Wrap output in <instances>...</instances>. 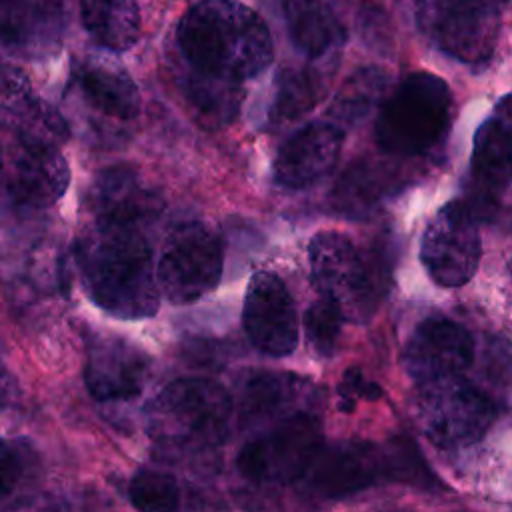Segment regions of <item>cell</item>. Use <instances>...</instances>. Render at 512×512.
Masks as SVG:
<instances>
[{
    "label": "cell",
    "mask_w": 512,
    "mask_h": 512,
    "mask_svg": "<svg viewBox=\"0 0 512 512\" xmlns=\"http://www.w3.org/2000/svg\"><path fill=\"white\" fill-rule=\"evenodd\" d=\"M76 262L88 296L106 312L138 320L158 310V276L142 228L94 220L78 238Z\"/></svg>",
    "instance_id": "6da1fadb"
},
{
    "label": "cell",
    "mask_w": 512,
    "mask_h": 512,
    "mask_svg": "<svg viewBox=\"0 0 512 512\" xmlns=\"http://www.w3.org/2000/svg\"><path fill=\"white\" fill-rule=\"evenodd\" d=\"M178 48L196 70L248 80L272 62L274 46L264 20L238 0H202L176 28Z\"/></svg>",
    "instance_id": "7a4b0ae2"
},
{
    "label": "cell",
    "mask_w": 512,
    "mask_h": 512,
    "mask_svg": "<svg viewBox=\"0 0 512 512\" xmlns=\"http://www.w3.org/2000/svg\"><path fill=\"white\" fill-rule=\"evenodd\" d=\"M234 410L230 394L208 378H180L146 406L150 438L172 452H204L222 444Z\"/></svg>",
    "instance_id": "3957f363"
},
{
    "label": "cell",
    "mask_w": 512,
    "mask_h": 512,
    "mask_svg": "<svg viewBox=\"0 0 512 512\" xmlns=\"http://www.w3.org/2000/svg\"><path fill=\"white\" fill-rule=\"evenodd\" d=\"M452 92L430 74L414 72L382 102L376 120V140L396 156H418L434 148L450 128Z\"/></svg>",
    "instance_id": "277c9868"
},
{
    "label": "cell",
    "mask_w": 512,
    "mask_h": 512,
    "mask_svg": "<svg viewBox=\"0 0 512 512\" xmlns=\"http://www.w3.org/2000/svg\"><path fill=\"white\" fill-rule=\"evenodd\" d=\"M416 424L438 448L454 450L480 440L496 418V406L458 376L422 382L414 400Z\"/></svg>",
    "instance_id": "5b68a950"
},
{
    "label": "cell",
    "mask_w": 512,
    "mask_h": 512,
    "mask_svg": "<svg viewBox=\"0 0 512 512\" xmlns=\"http://www.w3.org/2000/svg\"><path fill=\"white\" fill-rule=\"evenodd\" d=\"M308 262L318 294L332 300L346 322H366L372 316L378 304V278L346 234L334 230L314 234Z\"/></svg>",
    "instance_id": "8992f818"
},
{
    "label": "cell",
    "mask_w": 512,
    "mask_h": 512,
    "mask_svg": "<svg viewBox=\"0 0 512 512\" xmlns=\"http://www.w3.org/2000/svg\"><path fill=\"white\" fill-rule=\"evenodd\" d=\"M420 32L444 54L464 64H484L500 36L498 0H416Z\"/></svg>",
    "instance_id": "52a82bcc"
},
{
    "label": "cell",
    "mask_w": 512,
    "mask_h": 512,
    "mask_svg": "<svg viewBox=\"0 0 512 512\" xmlns=\"http://www.w3.org/2000/svg\"><path fill=\"white\" fill-rule=\"evenodd\" d=\"M220 236L204 222L174 226L156 264L158 286L172 304H190L212 292L222 276Z\"/></svg>",
    "instance_id": "ba28073f"
},
{
    "label": "cell",
    "mask_w": 512,
    "mask_h": 512,
    "mask_svg": "<svg viewBox=\"0 0 512 512\" xmlns=\"http://www.w3.org/2000/svg\"><path fill=\"white\" fill-rule=\"evenodd\" d=\"M322 448V426L308 410L292 414L248 440L238 452V470L256 484L300 480Z\"/></svg>",
    "instance_id": "9c48e42d"
},
{
    "label": "cell",
    "mask_w": 512,
    "mask_h": 512,
    "mask_svg": "<svg viewBox=\"0 0 512 512\" xmlns=\"http://www.w3.org/2000/svg\"><path fill=\"white\" fill-rule=\"evenodd\" d=\"M482 242L474 212L464 202H448L426 226L420 260L430 278L446 288L466 284L478 270Z\"/></svg>",
    "instance_id": "30bf717a"
},
{
    "label": "cell",
    "mask_w": 512,
    "mask_h": 512,
    "mask_svg": "<svg viewBox=\"0 0 512 512\" xmlns=\"http://www.w3.org/2000/svg\"><path fill=\"white\" fill-rule=\"evenodd\" d=\"M70 168L56 144L14 136L4 152V190L14 204L46 208L68 188Z\"/></svg>",
    "instance_id": "8fae6325"
},
{
    "label": "cell",
    "mask_w": 512,
    "mask_h": 512,
    "mask_svg": "<svg viewBox=\"0 0 512 512\" xmlns=\"http://www.w3.org/2000/svg\"><path fill=\"white\" fill-rule=\"evenodd\" d=\"M390 476L388 452L368 442H336L320 448L304 472L302 490L314 498H344Z\"/></svg>",
    "instance_id": "7c38bea8"
},
{
    "label": "cell",
    "mask_w": 512,
    "mask_h": 512,
    "mask_svg": "<svg viewBox=\"0 0 512 512\" xmlns=\"http://www.w3.org/2000/svg\"><path fill=\"white\" fill-rule=\"evenodd\" d=\"M242 324L254 348L288 356L298 344V314L286 284L272 272H256L246 288Z\"/></svg>",
    "instance_id": "4fadbf2b"
},
{
    "label": "cell",
    "mask_w": 512,
    "mask_h": 512,
    "mask_svg": "<svg viewBox=\"0 0 512 512\" xmlns=\"http://www.w3.org/2000/svg\"><path fill=\"white\" fill-rule=\"evenodd\" d=\"M474 360L470 332L446 318H430L416 326L402 350V366L418 384L458 376Z\"/></svg>",
    "instance_id": "5bb4252c"
},
{
    "label": "cell",
    "mask_w": 512,
    "mask_h": 512,
    "mask_svg": "<svg viewBox=\"0 0 512 512\" xmlns=\"http://www.w3.org/2000/svg\"><path fill=\"white\" fill-rule=\"evenodd\" d=\"M94 220L146 230L164 210V200L134 168L110 166L96 174L88 190Z\"/></svg>",
    "instance_id": "9a60e30c"
},
{
    "label": "cell",
    "mask_w": 512,
    "mask_h": 512,
    "mask_svg": "<svg viewBox=\"0 0 512 512\" xmlns=\"http://www.w3.org/2000/svg\"><path fill=\"white\" fill-rule=\"evenodd\" d=\"M148 374V356L118 336L96 338L84 368L86 388L100 402H122L140 396Z\"/></svg>",
    "instance_id": "2e32d148"
},
{
    "label": "cell",
    "mask_w": 512,
    "mask_h": 512,
    "mask_svg": "<svg viewBox=\"0 0 512 512\" xmlns=\"http://www.w3.org/2000/svg\"><path fill=\"white\" fill-rule=\"evenodd\" d=\"M342 140L344 134L336 124H306L280 146L274 160L276 182L292 190L318 182L336 166Z\"/></svg>",
    "instance_id": "e0dca14e"
},
{
    "label": "cell",
    "mask_w": 512,
    "mask_h": 512,
    "mask_svg": "<svg viewBox=\"0 0 512 512\" xmlns=\"http://www.w3.org/2000/svg\"><path fill=\"white\" fill-rule=\"evenodd\" d=\"M64 30L62 0H2L4 48L24 58L48 56Z\"/></svg>",
    "instance_id": "ac0fdd59"
},
{
    "label": "cell",
    "mask_w": 512,
    "mask_h": 512,
    "mask_svg": "<svg viewBox=\"0 0 512 512\" xmlns=\"http://www.w3.org/2000/svg\"><path fill=\"white\" fill-rule=\"evenodd\" d=\"M2 124L12 136L60 146L68 138L66 120L60 112L38 98L28 78L14 66L2 74Z\"/></svg>",
    "instance_id": "d6986e66"
},
{
    "label": "cell",
    "mask_w": 512,
    "mask_h": 512,
    "mask_svg": "<svg viewBox=\"0 0 512 512\" xmlns=\"http://www.w3.org/2000/svg\"><path fill=\"white\" fill-rule=\"evenodd\" d=\"M512 180V94L478 128L472 150V182L478 200L488 204Z\"/></svg>",
    "instance_id": "ffe728a7"
},
{
    "label": "cell",
    "mask_w": 512,
    "mask_h": 512,
    "mask_svg": "<svg viewBox=\"0 0 512 512\" xmlns=\"http://www.w3.org/2000/svg\"><path fill=\"white\" fill-rule=\"evenodd\" d=\"M310 394V382L296 374L256 372L240 390V418L250 426L280 422L304 412L310 404Z\"/></svg>",
    "instance_id": "44dd1931"
},
{
    "label": "cell",
    "mask_w": 512,
    "mask_h": 512,
    "mask_svg": "<svg viewBox=\"0 0 512 512\" xmlns=\"http://www.w3.org/2000/svg\"><path fill=\"white\" fill-rule=\"evenodd\" d=\"M292 44L308 58H320L346 40L340 0H278Z\"/></svg>",
    "instance_id": "7402d4cb"
},
{
    "label": "cell",
    "mask_w": 512,
    "mask_h": 512,
    "mask_svg": "<svg viewBox=\"0 0 512 512\" xmlns=\"http://www.w3.org/2000/svg\"><path fill=\"white\" fill-rule=\"evenodd\" d=\"M78 84L84 98L100 112L130 120L140 112V94L130 74L112 60L88 58L80 64Z\"/></svg>",
    "instance_id": "603a6c76"
},
{
    "label": "cell",
    "mask_w": 512,
    "mask_h": 512,
    "mask_svg": "<svg viewBox=\"0 0 512 512\" xmlns=\"http://www.w3.org/2000/svg\"><path fill=\"white\" fill-rule=\"evenodd\" d=\"M80 16L92 40L106 50L124 52L140 38L136 0H80Z\"/></svg>",
    "instance_id": "cb8c5ba5"
},
{
    "label": "cell",
    "mask_w": 512,
    "mask_h": 512,
    "mask_svg": "<svg viewBox=\"0 0 512 512\" xmlns=\"http://www.w3.org/2000/svg\"><path fill=\"white\" fill-rule=\"evenodd\" d=\"M182 94L194 116L210 128L228 124L242 102L240 82L196 70L194 66L182 78Z\"/></svg>",
    "instance_id": "d4e9b609"
},
{
    "label": "cell",
    "mask_w": 512,
    "mask_h": 512,
    "mask_svg": "<svg viewBox=\"0 0 512 512\" xmlns=\"http://www.w3.org/2000/svg\"><path fill=\"white\" fill-rule=\"evenodd\" d=\"M326 80L322 72L314 68H292L284 70L278 78L274 104L270 108V118L276 124L292 122L302 114L310 112L322 98Z\"/></svg>",
    "instance_id": "484cf974"
},
{
    "label": "cell",
    "mask_w": 512,
    "mask_h": 512,
    "mask_svg": "<svg viewBox=\"0 0 512 512\" xmlns=\"http://www.w3.org/2000/svg\"><path fill=\"white\" fill-rule=\"evenodd\" d=\"M384 90L386 74L382 70L360 68L342 84L330 112L344 124H358L374 110Z\"/></svg>",
    "instance_id": "4316f807"
},
{
    "label": "cell",
    "mask_w": 512,
    "mask_h": 512,
    "mask_svg": "<svg viewBox=\"0 0 512 512\" xmlns=\"http://www.w3.org/2000/svg\"><path fill=\"white\" fill-rule=\"evenodd\" d=\"M128 498L138 510L166 512L178 508L180 492L172 476L156 470H140L130 480Z\"/></svg>",
    "instance_id": "83f0119b"
},
{
    "label": "cell",
    "mask_w": 512,
    "mask_h": 512,
    "mask_svg": "<svg viewBox=\"0 0 512 512\" xmlns=\"http://www.w3.org/2000/svg\"><path fill=\"white\" fill-rule=\"evenodd\" d=\"M382 194L380 172L374 164L362 162L350 168L334 188L336 204L342 210H366Z\"/></svg>",
    "instance_id": "f1b7e54d"
},
{
    "label": "cell",
    "mask_w": 512,
    "mask_h": 512,
    "mask_svg": "<svg viewBox=\"0 0 512 512\" xmlns=\"http://www.w3.org/2000/svg\"><path fill=\"white\" fill-rule=\"evenodd\" d=\"M342 322L346 320L340 308L326 296H320L308 306L304 314V332L308 336V342L320 356H330L334 352Z\"/></svg>",
    "instance_id": "f546056e"
},
{
    "label": "cell",
    "mask_w": 512,
    "mask_h": 512,
    "mask_svg": "<svg viewBox=\"0 0 512 512\" xmlns=\"http://www.w3.org/2000/svg\"><path fill=\"white\" fill-rule=\"evenodd\" d=\"M34 452L22 440H6L2 444V474H0V494L10 498L24 480L26 472L32 470Z\"/></svg>",
    "instance_id": "4dcf8cb0"
},
{
    "label": "cell",
    "mask_w": 512,
    "mask_h": 512,
    "mask_svg": "<svg viewBox=\"0 0 512 512\" xmlns=\"http://www.w3.org/2000/svg\"><path fill=\"white\" fill-rule=\"evenodd\" d=\"M382 396V388L376 382H370L364 378V374L358 368H348L342 376V382L338 384V402L342 412H350L358 398L364 400H376Z\"/></svg>",
    "instance_id": "1f68e13d"
}]
</instances>
